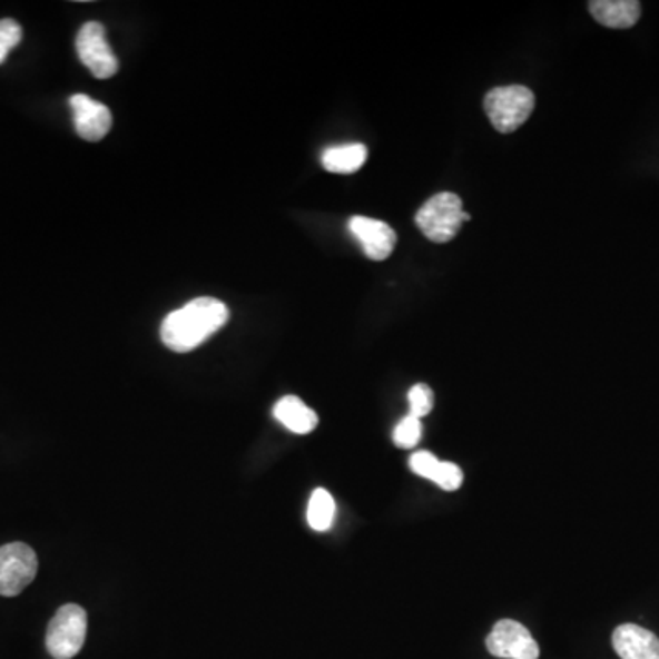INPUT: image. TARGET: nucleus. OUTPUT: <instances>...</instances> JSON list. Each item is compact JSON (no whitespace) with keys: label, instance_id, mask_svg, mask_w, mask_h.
I'll list each match as a JSON object with an SVG mask.
<instances>
[{"label":"nucleus","instance_id":"nucleus-5","mask_svg":"<svg viewBox=\"0 0 659 659\" xmlns=\"http://www.w3.org/2000/svg\"><path fill=\"white\" fill-rule=\"evenodd\" d=\"M37 570L36 551L24 542H11L0 548V596H19L36 579Z\"/></svg>","mask_w":659,"mask_h":659},{"label":"nucleus","instance_id":"nucleus-16","mask_svg":"<svg viewBox=\"0 0 659 659\" xmlns=\"http://www.w3.org/2000/svg\"><path fill=\"white\" fill-rule=\"evenodd\" d=\"M392 440H394L397 447H416L420 440H422V420H417V417L411 416V414L407 417H403L402 422L397 423V427L394 429Z\"/></svg>","mask_w":659,"mask_h":659},{"label":"nucleus","instance_id":"nucleus-8","mask_svg":"<svg viewBox=\"0 0 659 659\" xmlns=\"http://www.w3.org/2000/svg\"><path fill=\"white\" fill-rule=\"evenodd\" d=\"M348 229L357 238L366 257L372 260H385L396 247V232L385 222L368 217H352Z\"/></svg>","mask_w":659,"mask_h":659},{"label":"nucleus","instance_id":"nucleus-4","mask_svg":"<svg viewBox=\"0 0 659 659\" xmlns=\"http://www.w3.org/2000/svg\"><path fill=\"white\" fill-rule=\"evenodd\" d=\"M87 639V612L79 604H65L48 624L47 649L53 659H72Z\"/></svg>","mask_w":659,"mask_h":659},{"label":"nucleus","instance_id":"nucleus-10","mask_svg":"<svg viewBox=\"0 0 659 659\" xmlns=\"http://www.w3.org/2000/svg\"><path fill=\"white\" fill-rule=\"evenodd\" d=\"M613 650L621 659H659V638L638 624H621L612 633Z\"/></svg>","mask_w":659,"mask_h":659},{"label":"nucleus","instance_id":"nucleus-6","mask_svg":"<svg viewBox=\"0 0 659 659\" xmlns=\"http://www.w3.org/2000/svg\"><path fill=\"white\" fill-rule=\"evenodd\" d=\"M76 48L79 59L92 72L94 78L109 79L118 73V57L114 56L101 22L82 24L76 39Z\"/></svg>","mask_w":659,"mask_h":659},{"label":"nucleus","instance_id":"nucleus-9","mask_svg":"<svg viewBox=\"0 0 659 659\" xmlns=\"http://www.w3.org/2000/svg\"><path fill=\"white\" fill-rule=\"evenodd\" d=\"M70 107H72L76 130L82 139L99 141L109 135V130L112 129V114L109 107H105L87 94L72 96Z\"/></svg>","mask_w":659,"mask_h":659},{"label":"nucleus","instance_id":"nucleus-18","mask_svg":"<svg viewBox=\"0 0 659 659\" xmlns=\"http://www.w3.org/2000/svg\"><path fill=\"white\" fill-rule=\"evenodd\" d=\"M22 28L13 19L0 21V65L6 61L8 53L21 42Z\"/></svg>","mask_w":659,"mask_h":659},{"label":"nucleus","instance_id":"nucleus-3","mask_svg":"<svg viewBox=\"0 0 659 659\" xmlns=\"http://www.w3.org/2000/svg\"><path fill=\"white\" fill-rule=\"evenodd\" d=\"M535 109V96L522 85L496 87L488 92L484 110L494 129L502 135H510L521 129Z\"/></svg>","mask_w":659,"mask_h":659},{"label":"nucleus","instance_id":"nucleus-2","mask_svg":"<svg viewBox=\"0 0 659 659\" xmlns=\"http://www.w3.org/2000/svg\"><path fill=\"white\" fill-rule=\"evenodd\" d=\"M468 220H471V215L464 212L460 196L454 193L434 195L416 213L417 229L436 244L453 240Z\"/></svg>","mask_w":659,"mask_h":659},{"label":"nucleus","instance_id":"nucleus-17","mask_svg":"<svg viewBox=\"0 0 659 659\" xmlns=\"http://www.w3.org/2000/svg\"><path fill=\"white\" fill-rule=\"evenodd\" d=\"M434 407V394L431 386L425 383H417L409 391V409H411V416L422 420L427 416L429 412Z\"/></svg>","mask_w":659,"mask_h":659},{"label":"nucleus","instance_id":"nucleus-11","mask_svg":"<svg viewBox=\"0 0 659 659\" xmlns=\"http://www.w3.org/2000/svg\"><path fill=\"white\" fill-rule=\"evenodd\" d=\"M409 468L412 469V473L422 479L433 480L434 484H439L445 491H456L464 482V473L459 465L453 462H440L434 454L425 451L412 454Z\"/></svg>","mask_w":659,"mask_h":659},{"label":"nucleus","instance_id":"nucleus-15","mask_svg":"<svg viewBox=\"0 0 659 659\" xmlns=\"http://www.w3.org/2000/svg\"><path fill=\"white\" fill-rule=\"evenodd\" d=\"M308 524L312 530L326 531L332 528L335 519V502L326 490H315L309 496Z\"/></svg>","mask_w":659,"mask_h":659},{"label":"nucleus","instance_id":"nucleus-14","mask_svg":"<svg viewBox=\"0 0 659 659\" xmlns=\"http://www.w3.org/2000/svg\"><path fill=\"white\" fill-rule=\"evenodd\" d=\"M368 158V150L363 144H346L330 147L323 153V165L328 173L335 175H352L365 165Z\"/></svg>","mask_w":659,"mask_h":659},{"label":"nucleus","instance_id":"nucleus-12","mask_svg":"<svg viewBox=\"0 0 659 659\" xmlns=\"http://www.w3.org/2000/svg\"><path fill=\"white\" fill-rule=\"evenodd\" d=\"M588 8L599 24L613 30L632 28L641 17V4L638 0H593Z\"/></svg>","mask_w":659,"mask_h":659},{"label":"nucleus","instance_id":"nucleus-13","mask_svg":"<svg viewBox=\"0 0 659 659\" xmlns=\"http://www.w3.org/2000/svg\"><path fill=\"white\" fill-rule=\"evenodd\" d=\"M274 416L295 434H308L317 427L319 417L297 396H284L275 403Z\"/></svg>","mask_w":659,"mask_h":659},{"label":"nucleus","instance_id":"nucleus-1","mask_svg":"<svg viewBox=\"0 0 659 659\" xmlns=\"http://www.w3.org/2000/svg\"><path fill=\"white\" fill-rule=\"evenodd\" d=\"M227 319L229 309L226 304L213 297H198L165 317L161 341L170 351L186 354L217 334Z\"/></svg>","mask_w":659,"mask_h":659},{"label":"nucleus","instance_id":"nucleus-7","mask_svg":"<svg viewBox=\"0 0 659 659\" xmlns=\"http://www.w3.org/2000/svg\"><path fill=\"white\" fill-rule=\"evenodd\" d=\"M485 647L491 656L500 659H539L541 655L530 630L513 619H502L494 624Z\"/></svg>","mask_w":659,"mask_h":659}]
</instances>
